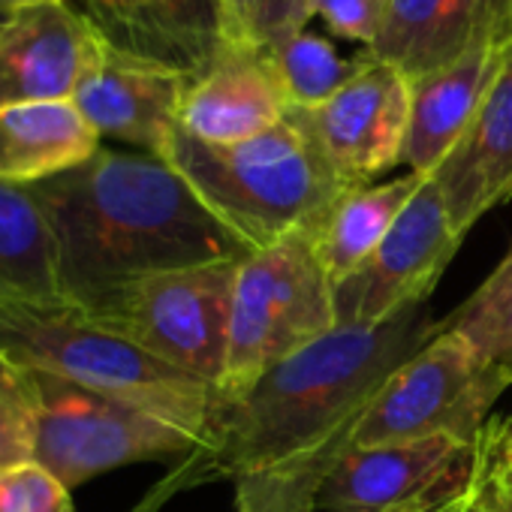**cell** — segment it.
<instances>
[{"label": "cell", "mask_w": 512, "mask_h": 512, "mask_svg": "<svg viewBox=\"0 0 512 512\" xmlns=\"http://www.w3.org/2000/svg\"><path fill=\"white\" fill-rule=\"evenodd\" d=\"M443 332L425 305L383 326H338L266 371L241 398L214 401L208 428L130 509L160 512L172 497L217 479H250L323 452L350 449V434L386 377Z\"/></svg>", "instance_id": "6da1fadb"}, {"label": "cell", "mask_w": 512, "mask_h": 512, "mask_svg": "<svg viewBox=\"0 0 512 512\" xmlns=\"http://www.w3.org/2000/svg\"><path fill=\"white\" fill-rule=\"evenodd\" d=\"M52 238L61 302L94 314L148 275L238 263L250 247L160 157L100 148L31 187Z\"/></svg>", "instance_id": "7a4b0ae2"}, {"label": "cell", "mask_w": 512, "mask_h": 512, "mask_svg": "<svg viewBox=\"0 0 512 512\" xmlns=\"http://www.w3.org/2000/svg\"><path fill=\"white\" fill-rule=\"evenodd\" d=\"M163 160L250 250L314 226L344 193L293 112L232 145H205L175 127Z\"/></svg>", "instance_id": "3957f363"}, {"label": "cell", "mask_w": 512, "mask_h": 512, "mask_svg": "<svg viewBox=\"0 0 512 512\" xmlns=\"http://www.w3.org/2000/svg\"><path fill=\"white\" fill-rule=\"evenodd\" d=\"M0 350L25 368L52 371L157 416L187 431L196 446L217 401L205 380L166 365L61 299L0 305Z\"/></svg>", "instance_id": "277c9868"}, {"label": "cell", "mask_w": 512, "mask_h": 512, "mask_svg": "<svg viewBox=\"0 0 512 512\" xmlns=\"http://www.w3.org/2000/svg\"><path fill=\"white\" fill-rule=\"evenodd\" d=\"M335 329V287L314 247L311 226L250 250L235 266L217 401L241 398L266 371Z\"/></svg>", "instance_id": "5b68a950"}, {"label": "cell", "mask_w": 512, "mask_h": 512, "mask_svg": "<svg viewBox=\"0 0 512 512\" xmlns=\"http://www.w3.org/2000/svg\"><path fill=\"white\" fill-rule=\"evenodd\" d=\"M512 383L461 332L443 329L377 389L350 434V449L455 437L473 443Z\"/></svg>", "instance_id": "8992f818"}, {"label": "cell", "mask_w": 512, "mask_h": 512, "mask_svg": "<svg viewBox=\"0 0 512 512\" xmlns=\"http://www.w3.org/2000/svg\"><path fill=\"white\" fill-rule=\"evenodd\" d=\"M28 377L37 410L34 461L70 491L127 464L184 458L196 446L187 431L52 371L28 368Z\"/></svg>", "instance_id": "52a82bcc"}, {"label": "cell", "mask_w": 512, "mask_h": 512, "mask_svg": "<svg viewBox=\"0 0 512 512\" xmlns=\"http://www.w3.org/2000/svg\"><path fill=\"white\" fill-rule=\"evenodd\" d=\"M238 263H205L148 275L85 317L217 389L226 365Z\"/></svg>", "instance_id": "ba28073f"}, {"label": "cell", "mask_w": 512, "mask_h": 512, "mask_svg": "<svg viewBox=\"0 0 512 512\" xmlns=\"http://www.w3.org/2000/svg\"><path fill=\"white\" fill-rule=\"evenodd\" d=\"M461 241L437 181L425 178L374 253L335 287L338 326L371 329L425 305Z\"/></svg>", "instance_id": "9c48e42d"}, {"label": "cell", "mask_w": 512, "mask_h": 512, "mask_svg": "<svg viewBox=\"0 0 512 512\" xmlns=\"http://www.w3.org/2000/svg\"><path fill=\"white\" fill-rule=\"evenodd\" d=\"M473 443L431 437L347 449L329 470L317 512H455Z\"/></svg>", "instance_id": "30bf717a"}, {"label": "cell", "mask_w": 512, "mask_h": 512, "mask_svg": "<svg viewBox=\"0 0 512 512\" xmlns=\"http://www.w3.org/2000/svg\"><path fill=\"white\" fill-rule=\"evenodd\" d=\"M344 190L374 184L404 154L410 121V79L371 58L332 100L317 109H290Z\"/></svg>", "instance_id": "8fae6325"}, {"label": "cell", "mask_w": 512, "mask_h": 512, "mask_svg": "<svg viewBox=\"0 0 512 512\" xmlns=\"http://www.w3.org/2000/svg\"><path fill=\"white\" fill-rule=\"evenodd\" d=\"M76 7L106 49L190 79L247 43L232 0H79Z\"/></svg>", "instance_id": "7c38bea8"}, {"label": "cell", "mask_w": 512, "mask_h": 512, "mask_svg": "<svg viewBox=\"0 0 512 512\" xmlns=\"http://www.w3.org/2000/svg\"><path fill=\"white\" fill-rule=\"evenodd\" d=\"M103 40L70 0H46L0 19V109L73 100Z\"/></svg>", "instance_id": "4fadbf2b"}, {"label": "cell", "mask_w": 512, "mask_h": 512, "mask_svg": "<svg viewBox=\"0 0 512 512\" xmlns=\"http://www.w3.org/2000/svg\"><path fill=\"white\" fill-rule=\"evenodd\" d=\"M512 37L506 0H380L371 55L410 82Z\"/></svg>", "instance_id": "5bb4252c"}, {"label": "cell", "mask_w": 512, "mask_h": 512, "mask_svg": "<svg viewBox=\"0 0 512 512\" xmlns=\"http://www.w3.org/2000/svg\"><path fill=\"white\" fill-rule=\"evenodd\" d=\"M187 85L190 76L184 73L118 55L103 46L100 61L79 85L73 103L100 139H118L163 160L178 127Z\"/></svg>", "instance_id": "9a60e30c"}, {"label": "cell", "mask_w": 512, "mask_h": 512, "mask_svg": "<svg viewBox=\"0 0 512 512\" xmlns=\"http://www.w3.org/2000/svg\"><path fill=\"white\" fill-rule=\"evenodd\" d=\"M287 112V94L266 52L235 43L190 79L178 127L205 145H232L278 127Z\"/></svg>", "instance_id": "2e32d148"}, {"label": "cell", "mask_w": 512, "mask_h": 512, "mask_svg": "<svg viewBox=\"0 0 512 512\" xmlns=\"http://www.w3.org/2000/svg\"><path fill=\"white\" fill-rule=\"evenodd\" d=\"M431 178L458 235L512 199V37L479 112Z\"/></svg>", "instance_id": "e0dca14e"}, {"label": "cell", "mask_w": 512, "mask_h": 512, "mask_svg": "<svg viewBox=\"0 0 512 512\" xmlns=\"http://www.w3.org/2000/svg\"><path fill=\"white\" fill-rule=\"evenodd\" d=\"M506 43L509 37L485 43L455 64L410 82V121L401 154L410 172L431 178L452 154L503 64Z\"/></svg>", "instance_id": "ac0fdd59"}, {"label": "cell", "mask_w": 512, "mask_h": 512, "mask_svg": "<svg viewBox=\"0 0 512 512\" xmlns=\"http://www.w3.org/2000/svg\"><path fill=\"white\" fill-rule=\"evenodd\" d=\"M103 148L100 133L73 100L0 109V181L34 187L88 163Z\"/></svg>", "instance_id": "d6986e66"}, {"label": "cell", "mask_w": 512, "mask_h": 512, "mask_svg": "<svg viewBox=\"0 0 512 512\" xmlns=\"http://www.w3.org/2000/svg\"><path fill=\"white\" fill-rule=\"evenodd\" d=\"M422 181L425 175L407 172L386 184L350 187L323 211V217L311 226V235L332 287L344 284L374 253Z\"/></svg>", "instance_id": "ffe728a7"}, {"label": "cell", "mask_w": 512, "mask_h": 512, "mask_svg": "<svg viewBox=\"0 0 512 512\" xmlns=\"http://www.w3.org/2000/svg\"><path fill=\"white\" fill-rule=\"evenodd\" d=\"M55 299L61 296L46 217L31 187L0 181V305Z\"/></svg>", "instance_id": "44dd1931"}, {"label": "cell", "mask_w": 512, "mask_h": 512, "mask_svg": "<svg viewBox=\"0 0 512 512\" xmlns=\"http://www.w3.org/2000/svg\"><path fill=\"white\" fill-rule=\"evenodd\" d=\"M263 52L287 94L290 109L323 106L350 79H356L374 58L368 49L344 58L326 37H320L308 28L278 40L275 46H269Z\"/></svg>", "instance_id": "7402d4cb"}, {"label": "cell", "mask_w": 512, "mask_h": 512, "mask_svg": "<svg viewBox=\"0 0 512 512\" xmlns=\"http://www.w3.org/2000/svg\"><path fill=\"white\" fill-rule=\"evenodd\" d=\"M455 512H512V413L488 419L473 440V461Z\"/></svg>", "instance_id": "603a6c76"}, {"label": "cell", "mask_w": 512, "mask_h": 512, "mask_svg": "<svg viewBox=\"0 0 512 512\" xmlns=\"http://www.w3.org/2000/svg\"><path fill=\"white\" fill-rule=\"evenodd\" d=\"M37 410L28 368L0 350V470L34 461Z\"/></svg>", "instance_id": "cb8c5ba5"}, {"label": "cell", "mask_w": 512, "mask_h": 512, "mask_svg": "<svg viewBox=\"0 0 512 512\" xmlns=\"http://www.w3.org/2000/svg\"><path fill=\"white\" fill-rule=\"evenodd\" d=\"M0 512H73V497L37 461L0 470Z\"/></svg>", "instance_id": "d4e9b609"}, {"label": "cell", "mask_w": 512, "mask_h": 512, "mask_svg": "<svg viewBox=\"0 0 512 512\" xmlns=\"http://www.w3.org/2000/svg\"><path fill=\"white\" fill-rule=\"evenodd\" d=\"M235 19L241 37L256 49H269L311 22L308 0H235Z\"/></svg>", "instance_id": "484cf974"}, {"label": "cell", "mask_w": 512, "mask_h": 512, "mask_svg": "<svg viewBox=\"0 0 512 512\" xmlns=\"http://www.w3.org/2000/svg\"><path fill=\"white\" fill-rule=\"evenodd\" d=\"M443 329L461 332L467 341H473V347L485 359H491L512 383V296L503 299L500 305H491V308L461 317V320L446 317Z\"/></svg>", "instance_id": "4316f807"}, {"label": "cell", "mask_w": 512, "mask_h": 512, "mask_svg": "<svg viewBox=\"0 0 512 512\" xmlns=\"http://www.w3.org/2000/svg\"><path fill=\"white\" fill-rule=\"evenodd\" d=\"M308 16L323 19L335 37L371 49L380 22V0H308Z\"/></svg>", "instance_id": "83f0119b"}, {"label": "cell", "mask_w": 512, "mask_h": 512, "mask_svg": "<svg viewBox=\"0 0 512 512\" xmlns=\"http://www.w3.org/2000/svg\"><path fill=\"white\" fill-rule=\"evenodd\" d=\"M509 296H512V250L503 256L500 266L476 287V293H473L467 302H461V305L449 314V320H461V317L479 314V311H485V308H491V305H500V302L509 299Z\"/></svg>", "instance_id": "f1b7e54d"}, {"label": "cell", "mask_w": 512, "mask_h": 512, "mask_svg": "<svg viewBox=\"0 0 512 512\" xmlns=\"http://www.w3.org/2000/svg\"><path fill=\"white\" fill-rule=\"evenodd\" d=\"M31 4H46V0H0V19H7V16H13L16 10L31 7Z\"/></svg>", "instance_id": "f546056e"}, {"label": "cell", "mask_w": 512, "mask_h": 512, "mask_svg": "<svg viewBox=\"0 0 512 512\" xmlns=\"http://www.w3.org/2000/svg\"><path fill=\"white\" fill-rule=\"evenodd\" d=\"M506 10H509V16H512V0H506Z\"/></svg>", "instance_id": "4dcf8cb0"}, {"label": "cell", "mask_w": 512, "mask_h": 512, "mask_svg": "<svg viewBox=\"0 0 512 512\" xmlns=\"http://www.w3.org/2000/svg\"><path fill=\"white\" fill-rule=\"evenodd\" d=\"M232 4H235V0H232Z\"/></svg>", "instance_id": "1f68e13d"}]
</instances>
